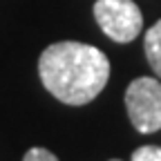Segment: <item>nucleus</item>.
Returning a JSON list of instances; mask_svg holds the SVG:
<instances>
[{"mask_svg":"<svg viewBox=\"0 0 161 161\" xmlns=\"http://www.w3.org/2000/svg\"><path fill=\"white\" fill-rule=\"evenodd\" d=\"M38 74L45 90L67 105L94 101L110 78V60L94 45L60 40L38 58Z\"/></svg>","mask_w":161,"mask_h":161,"instance_id":"f257e3e1","label":"nucleus"},{"mask_svg":"<svg viewBox=\"0 0 161 161\" xmlns=\"http://www.w3.org/2000/svg\"><path fill=\"white\" fill-rule=\"evenodd\" d=\"M125 110L136 132L161 130V80L152 76L134 78L125 90Z\"/></svg>","mask_w":161,"mask_h":161,"instance_id":"f03ea898","label":"nucleus"},{"mask_svg":"<svg viewBox=\"0 0 161 161\" xmlns=\"http://www.w3.org/2000/svg\"><path fill=\"white\" fill-rule=\"evenodd\" d=\"M94 18L114 43H132L143 29V14L134 0H96Z\"/></svg>","mask_w":161,"mask_h":161,"instance_id":"7ed1b4c3","label":"nucleus"},{"mask_svg":"<svg viewBox=\"0 0 161 161\" xmlns=\"http://www.w3.org/2000/svg\"><path fill=\"white\" fill-rule=\"evenodd\" d=\"M143 49H146V58H148L152 72L161 78V20H157V23L146 31Z\"/></svg>","mask_w":161,"mask_h":161,"instance_id":"20e7f679","label":"nucleus"},{"mask_svg":"<svg viewBox=\"0 0 161 161\" xmlns=\"http://www.w3.org/2000/svg\"><path fill=\"white\" fill-rule=\"evenodd\" d=\"M132 161H161L159 146H141L132 152Z\"/></svg>","mask_w":161,"mask_h":161,"instance_id":"39448f33","label":"nucleus"},{"mask_svg":"<svg viewBox=\"0 0 161 161\" xmlns=\"http://www.w3.org/2000/svg\"><path fill=\"white\" fill-rule=\"evenodd\" d=\"M23 161H58V157L54 152H49L47 148H31V150H27Z\"/></svg>","mask_w":161,"mask_h":161,"instance_id":"423d86ee","label":"nucleus"},{"mask_svg":"<svg viewBox=\"0 0 161 161\" xmlns=\"http://www.w3.org/2000/svg\"><path fill=\"white\" fill-rule=\"evenodd\" d=\"M110 161H121V159H110Z\"/></svg>","mask_w":161,"mask_h":161,"instance_id":"0eeeda50","label":"nucleus"}]
</instances>
